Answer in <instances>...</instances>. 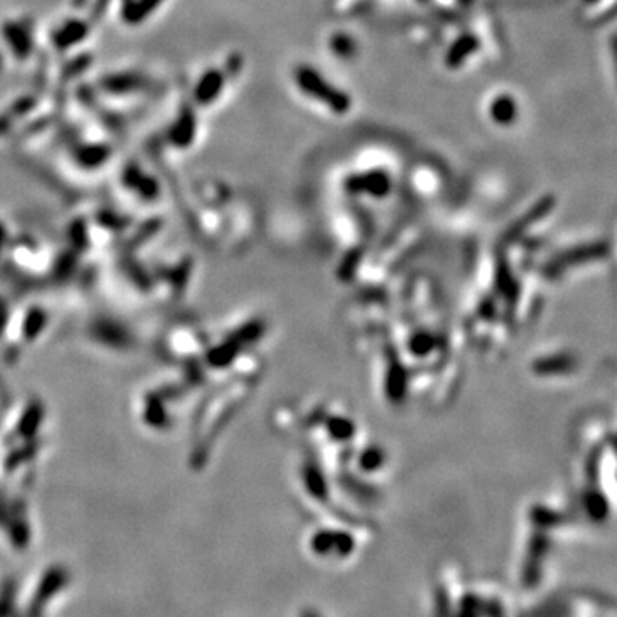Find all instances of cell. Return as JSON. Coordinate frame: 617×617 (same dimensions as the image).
Listing matches in <instances>:
<instances>
[{
  "label": "cell",
  "mask_w": 617,
  "mask_h": 617,
  "mask_svg": "<svg viewBox=\"0 0 617 617\" xmlns=\"http://www.w3.org/2000/svg\"><path fill=\"white\" fill-rule=\"evenodd\" d=\"M105 155H107V153H105L103 148H90L83 153L81 160L85 163H90V165H94V163L101 162V160L105 158Z\"/></svg>",
  "instance_id": "obj_11"
},
{
  "label": "cell",
  "mask_w": 617,
  "mask_h": 617,
  "mask_svg": "<svg viewBox=\"0 0 617 617\" xmlns=\"http://www.w3.org/2000/svg\"><path fill=\"white\" fill-rule=\"evenodd\" d=\"M6 36L14 52H16L19 57H26V53H29L28 33L21 26H17V24H9V26L6 28Z\"/></svg>",
  "instance_id": "obj_9"
},
{
  "label": "cell",
  "mask_w": 617,
  "mask_h": 617,
  "mask_svg": "<svg viewBox=\"0 0 617 617\" xmlns=\"http://www.w3.org/2000/svg\"><path fill=\"white\" fill-rule=\"evenodd\" d=\"M480 43L473 35H463L456 40L451 45V49L448 50L446 56V65L449 69H456L463 64L473 52H477Z\"/></svg>",
  "instance_id": "obj_3"
},
{
  "label": "cell",
  "mask_w": 617,
  "mask_h": 617,
  "mask_svg": "<svg viewBox=\"0 0 617 617\" xmlns=\"http://www.w3.org/2000/svg\"><path fill=\"white\" fill-rule=\"evenodd\" d=\"M87 28L85 23H81V21H71V23L64 24L53 35V43H56L58 49H67V47H72L79 40L85 38Z\"/></svg>",
  "instance_id": "obj_5"
},
{
  "label": "cell",
  "mask_w": 617,
  "mask_h": 617,
  "mask_svg": "<svg viewBox=\"0 0 617 617\" xmlns=\"http://www.w3.org/2000/svg\"><path fill=\"white\" fill-rule=\"evenodd\" d=\"M295 83L310 98L330 107L335 113H346L352 107V100L345 91L338 90L326 81L317 71L309 65H298L295 71Z\"/></svg>",
  "instance_id": "obj_1"
},
{
  "label": "cell",
  "mask_w": 617,
  "mask_h": 617,
  "mask_svg": "<svg viewBox=\"0 0 617 617\" xmlns=\"http://www.w3.org/2000/svg\"><path fill=\"white\" fill-rule=\"evenodd\" d=\"M160 3H162V0H136V2L127 6L124 16L129 23H140L146 16H149V12H153Z\"/></svg>",
  "instance_id": "obj_10"
},
{
  "label": "cell",
  "mask_w": 617,
  "mask_h": 617,
  "mask_svg": "<svg viewBox=\"0 0 617 617\" xmlns=\"http://www.w3.org/2000/svg\"><path fill=\"white\" fill-rule=\"evenodd\" d=\"M194 134H196V117L189 108H184L178 117L177 124L174 126L170 134V140L174 142L175 146H180V148H185V146L191 144L194 141Z\"/></svg>",
  "instance_id": "obj_4"
},
{
  "label": "cell",
  "mask_w": 617,
  "mask_h": 617,
  "mask_svg": "<svg viewBox=\"0 0 617 617\" xmlns=\"http://www.w3.org/2000/svg\"><path fill=\"white\" fill-rule=\"evenodd\" d=\"M81 2H85V0H76V6H81Z\"/></svg>",
  "instance_id": "obj_12"
},
{
  "label": "cell",
  "mask_w": 617,
  "mask_h": 617,
  "mask_svg": "<svg viewBox=\"0 0 617 617\" xmlns=\"http://www.w3.org/2000/svg\"><path fill=\"white\" fill-rule=\"evenodd\" d=\"M516 115V105L511 100L509 96L502 94V96L496 98L491 103V117L492 120L499 124V126H507L511 124V120Z\"/></svg>",
  "instance_id": "obj_7"
},
{
  "label": "cell",
  "mask_w": 617,
  "mask_h": 617,
  "mask_svg": "<svg viewBox=\"0 0 617 617\" xmlns=\"http://www.w3.org/2000/svg\"><path fill=\"white\" fill-rule=\"evenodd\" d=\"M141 86V78L134 74H117L105 79V87L113 91V93H127V91L140 90Z\"/></svg>",
  "instance_id": "obj_8"
},
{
  "label": "cell",
  "mask_w": 617,
  "mask_h": 617,
  "mask_svg": "<svg viewBox=\"0 0 617 617\" xmlns=\"http://www.w3.org/2000/svg\"><path fill=\"white\" fill-rule=\"evenodd\" d=\"M225 86V74L218 69H211L206 74H203V78L197 83L194 90V100L199 105H210L213 103L218 98V94L221 93Z\"/></svg>",
  "instance_id": "obj_2"
},
{
  "label": "cell",
  "mask_w": 617,
  "mask_h": 617,
  "mask_svg": "<svg viewBox=\"0 0 617 617\" xmlns=\"http://www.w3.org/2000/svg\"><path fill=\"white\" fill-rule=\"evenodd\" d=\"M388 175L382 171H369V174L359 175L350 180V187L353 189H365L372 192H382L388 189Z\"/></svg>",
  "instance_id": "obj_6"
}]
</instances>
